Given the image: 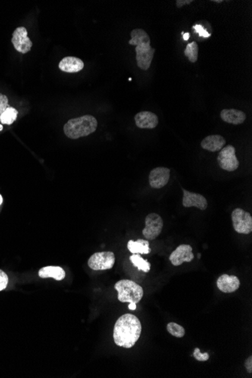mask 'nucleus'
Here are the masks:
<instances>
[{"instance_id": "f257e3e1", "label": "nucleus", "mask_w": 252, "mask_h": 378, "mask_svg": "<svg viewBox=\"0 0 252 378\" xmlns=\"http://www.w3.org/2000/svg\"><path fill=\"white\" fill-rule=\"evenodd\" d=\"M140 320L134 315L127 313L119 318L114 325V342L119 347L131 348L141 334Z\"/></svg>"}, {"instance_id": "f03ea898", "label": "nucleus", "mask_w": 252, "mask_h": 378, "mask_svg": "<svg viewBox=\"0 0 252 378\" xmlns=\"http://www.w3.org/2000/svg\"><path fill=\"white\" fill-rule=\"evenodd\" d=\"M131 45H135L136 60L139 68L147 70L150 67L156 50L151 47L149 35L142 29H134L131 32Z\"/></svg>"}, {"instance_id": "7ed1b4c3", "label": "nucleus", "mask_w": 252, "mask_h": 378, "mask_svg": "<svg viewBox=\"0 0 252 378\" xmlns=\"http://www.w3.org/2000/svg\"><path fill=\"white\" fill-rule=\"evenodd\" d=\"M98 122L95 117L85 115L78 118L71 119L64 126L65 135L70 139L86 137L96 131Z\"/></svg>"}, {"instance_id": "20e7f679", "label": "nucleus", "mask_w": 252, "mask_h": 378, "mask_svg": "<svg viewBox=\"0 0 252 378\" xmlns=\"http://www.w3.org/2000/svg\"><path fill=\"white\" fill-rule=\"evenodd\" d=\"M114 287L118 291L119 300L123 303L137 304L143 297V288L132 280L122 279Z\"/></svg>"}, {"instance_id": "39448f33", "label": "nucleus", "mask_w": 252, "mask_h": 378, "mask_svg": "<svg viewBox=\"0 0 252 378\" xmlns=\"http://www.w3.org/2000/svg\"><path fill=\"white\" fill-rule=\"evenodd\" d=\"M115 254L112 252H97L88 260V265L93 270H106L112 269L115 264Z\"/></svg>"}, {"instance_id": "423d86ee", "label": "nucleus", "mask_w": 252, "mask_h": 378, "mask_svg": "<svg viewBox=\"0 0 252 378\" xmlns=\"http://www.w3.org/2000/svg\"><path fill=\"white\" fill-rule=\"evenodd\" d=\"M163 229V220L156 213L149 214L145 218V228L142 231L143 237L148 240L157 238Z\"/></svg>"}, {"instance_id": "0eeeda50", "label": "nucleus", "mask_w": 252, "mask_h": 378, "mask_svg": "<svg viewBox=\"0 0 252 378\" xmlns=\"http://www.w3.org/2000/svg\"><path fill=\"white\" fill-rule=\"evenodd\" d=\"M218 162L223 170L234 171L240 166V162L236 156V149L232 145L223 147L218 156Z\"/></svg>"}, {"instance_id": "6e6552de", "label": "nucleus", "mask_w": 252, "mask_h": 378, "mask_svg": "<svg viewBox=\"0 0 252 378\" xmlns=\"http://www.w3.org/2000/svg\"><path fill=\"white\" fill-rule=\"evenodd\" d=\"M233 226L236 232L249 234L252 231V217L243 209H236L232 213Z\"/></svg>"}, {"instance_id": "1a4fd4ad", "label": "nucleus", "mask_w": 252, "mask_h": 378, "mask_svg": "<svg viewBox=\"0 0 252 378\" xmlns=\"http://www.w3.org/2000/svg\"><path fill=\"white\" fill-rule=\"evenodd\" d=\"M11 42L16 51L22 54L30 52L33 46L31 40L27 36V29L23 27H17L12 34Z\"/></svg>"}, {"instance_id": "9d476101", "label": "nucleus", "mask_w": 252, "mask_h": 378, "mask_svg": "<svg viewBox=\"0 0 252 378\" xmlns=\"http://www.w3.org/2000/svg\"><path fill=\"white\" fill-rule=\"evenodd\" d=\"M193 258V248L190 245H181L169 256L170 261L176 266L184 262H191Z\"/></svg>"}, {"instance_id": "9b49d317", "label": "nucleus", "mask_w": 252, "mask_h": 378, "mask_svg": "<svg viewBox=\"0 0 252 378\" xmlns=\"http://www.w3.org/2000/svg\"><path fill=\"white\" fill-rule=\"evenodd\" d=\"M170 178V170L165 167L153 168L149 173V183L151 187L161 189L165 187Z\"/></svg>"}, {"instance_id": "f8f14e48", "label": "nucleus", "mask_w": 252, "mask_h": 378, "mask_svg": "<svg viewBox=\"0 0 252 378\" xmlns=\"http://www.w3.org/2000/svg\"><path fill=\"white\" fill-rule=\"evenodd\" d=\"M182 204L185 208L196 207L200 210H206L208 207L207 199L199 193H191L187 190H183Z\"/></svg>"}, {"instance_id": "ddd939ff", "label": "nucleus", "mask_w": 252, "mask_h": 378, "mask_svg": "<svg viewBox=\"0 0 252 378\" xmlns=\"http://www.w3.org/2000/svg\"><path fill=\"white\" fill-rule=\"evenodd\" d=\"M136 126L143 129H153L159 123L157 116L149 111H142L134 117Z\"/></svg>"}, {"instance_id": "4468645a", "label": "nucleus", "mask_w": 252, "mask_h": 378, "mask_svg": "<svg viewBox=\"0 0 252 378\" xmlns=\"http://www.w3.org/2000/svg\"><path fill=\"white\" fill-rule=\"evenodd\" d=\"M217 286L222 292L233 293L240 288V281L236 275L223 274L217 280Z\"/></svg>"}, {"instance_id": "2eb2a0df", "label": "nucleus", "mask_w": 252, "mask_h": 378, "mask_svg": "<svg viewBox=\"0 0 252 378\" xmlns=\"http://www.w3.org/2000/svg\"><path fill=\"white\" fill-rule=\"evenodd\" d=\"M60 70L66 73H78L84 68V63L76 57H65L59 63Z\"/></svg>"}, {"instance_id": "dca6fc26", "label": "nucleus", "mask_w": 252, "mask_h": 378, "mask_svg": "<svg viewBox=\"0 0 252 378\" xmlns=\"http://www.w3.org/2000/svg\"><path fill=\"white\" fill-rule=\"evenodd\" d=\"M225 144V139L219 134L208 136L201 142V146L210 152H218L221 150Z\"/></svg>"}, {"instance_id": "f3484780", "label": "nucleus", "mask_w": 252, "mask_h": 378, "mask_svg": "<svg viewBox=\"0 0 252 378\" xmlns=\"http://www.w3.org/2000/svg\"><path fill=\"white\" fill-rule=\"evenodd\" d=\"M221 118L225 123L240 125L244 123L246 115L243 111L236 109H224L221 112Z\"/></svg>"}, {"instance_id": "a211bd4d", "label": "nucleus", "mask_w": 252, "mask_h": 378, "mask_svg": "<svg viewBox=\"0 0 252 378\" xmlns=\"http://www.w3.org/2000/svg\"><path fill=\"white\" fill-rule=\"evenodd\" d=\"M65 271L61 266H45L39 270V276L42 279L53 278L55 280L61 281L65 278Z\"/></svg>"}, {"instance_id": "6ab92c4d", "label": "nucleus", "mask_w": 252, "mask_h": 378, "mask_svg": "<svg viewBox=\"0 0 252 378\" xmlns=\"http://www.w3.org/2000/svg\"><path fill=\"white\" fill-rule=\"evenodd\" d=\"M127 247L132 254H147L151 252L149 243L147 240H137L135 242L129 240L127 244Z\"/></svg>"}, {"instance_id": "aec40b11", "label": "nucleus", "mask_w": 252, "mask_h": 378, "mask_svg": "<svg viewBox=\"0 0 252 378\" xmlns=\"http://www.w3.org/2000/svg\"><path fill=\"white\" fill-rule=\"evenodd\" d=\"M129 260L139 270H142L144 272H148L150 270L151 265L149 262H148L147 260H144L138 254H133L130 256Z\"/></svg>"}, {"instance_id": "412c9836", "label": "nucleus", "mask_w": 252, "mask_h": 378, "mask_svg": "<svg viewBox=\"0 0 252 378\" xmlns=\"http://www.w3.org/2000/svg\"><path fill=\"white\" fill-rule=\"evenodd\" d=\"M18 111L15 108L12 107H8L1 115H0V122L2 124L10 125L12 124L16 120H17Z\"/></svg>"}, {"instance_id": "4be33fe9", "label": "nucleus", "mask_w": 252, "mask_h": 378, "mask_svg": "<svg viewBox=\"0 0 252 378\" xmlns=\"http://www.w3.org/2000/svg\"><path fill=\"white\" fill-rule=\"evenodd\" d=\"M198 53H199V46L196 42L189 43L184 51V55L192 63H196L197 61Z\"/></svg>"}, {"instance_id": "5701e85b", "label": "nucleus", "mask_w": 252, "mask_h": 378, "mask_svg": "<svg viewBox=\"0 0 252 378\" xmlns=\"http://www.w3.org/2000/svg\"><path fill=\"white\" fill-rule=\"evenodd\" d=\"M167 331L170 335L175 338H181L185 335V330L184 328L175 322H169L167 325Z\"/></svg>"}, {"instance_id": "b1692460", "label": "nucleus", "mask_w": 252, "mask_h": 378, "mask_svg": "<svg viewBox=\"0 0 252 378\" xmlns=\"http://www.w3.org/2000/svg\"><path fill=\"white\" fill-rule=\"evenodd\" d=\"M193 357L197 361L206 362L209 360V354L208 353L202 354L199 348H196L193 351Z\"/></svg>"}, {"instance_id": "393cba45", "label": "nucleus", "mask_w": 252, "mask_h": 378, "mask_svg": "<svg viewBox=\"0 0 252 378\" xmlns=\"http://www.w3.org/2000/svg\"><path fill=\"white\" fill-rule=\"evenodd\" d=\"M8 283V277L2 269H0V291L6 288Z\"/></svg>"}, {"instance_id": "a878e982", "label": "nucleus", "mask_w": 252, "mask_h": 378, "mask_svg": "<svg viewBox=\"0 0 252 378\" xmlns=\"http://www.w3.org/2000/svg\"><path fill=\"white\" fill-rule=\"evenodd\" d=\"M10 107L8 105V99L6 95L0 94V115Z\"/></svg>"}, {"instance_id": "bb28decb", "label": "nucleus", "mask_w": 252, "mask_h": 378, "mask_svg": "<svg viewBox=\"0 0 252 378\" xmlns=\"http://www.w3.org/2000/svg\"><path fill=\"white\" fill-rule=\"evenodd\" d=\"M193 28H194L195 30H196V33H197L200 36H203V37L206 38L211 36V33H208L207 30H205V29L203 28V26H201V25H195Z\"/></svg>"}, {"instance_id": "cd10ccee", "label": "nucleus", "mask_w": 252, "mask_h": 378, "mask_svg": "<svg viewBox=\"0 0 252 378\" xmlns=\"http://www.w3.org/2000/svg\"><path fill=\"white\" fill-rule=\"evenodd\" d=\"M193 2V0H177L175 2L176 5H177V8H182L184 5H190V4H191Z\"/></svg>"}, {"instance_id": "c85d7f7f", "label": "nucleus", "mask_w": 252, "mask_h": 378, "mask_svg": "<svg viewBox=\"0 0 252 378\" xmlns=\"http://www.w3.org/2000/svg\"><path fill=\"white\" fill-rule=\"evenodd\" d=\"M245 367L249 373H252V357H249L245 362Z\"/></svg>"}, {"instance_id": "c756f323", "label": "nucleus", "mask_w": 252, "mask_h": 378, "mask_svg": "<svg viewBox=\"0 0 252 378\" xmlns=\"http://www.w3.org/2000/svg\"><path fill=\"white\" fill-rule=\"evenodd\" d=\"M136 308H137L136 304H130L129 305H128V309H129V310H135Z\"/></svg>"}, {"instance_id": "7c9ffc66", "label": "nucleus", "mask_w": 252, "mask_h": 378, "mask_svg": "<svg viewBox=\"0 0 252 378\" xmlns=\"http://www.w3.org/2000/svg\"><path fill=\"white\" fill-rule=\"evenodd\" d=\"M189 37H190V35H189V33H185V34H184V40H188Z\"/></svg>"}, {"instance_id": "2f4dec72", "label": "nucleus", "mask_w": 252, "mask_h": 378, "mask_svg": "<svg viewBox=\"0 0 252 378\" xmlns=\"http://www.w3.org/2000/svg\"><path fill=\"white\" fill-rule=\"evenodd\" d=\"M212 2L221 3V2H223V0H212Z\"/></svg>"}, {"instance_id": "473e14b6", "label": "nucleus", "mask_w": 252, "mask_h": 378, "mask_svg": "<svg viewBox=\"0 0 252 378\" xmlns=\"http://www.w3.org/2000/svg\"><path fill=\"white\" fill-rule=\"evenodd\" d=\"M2 201H3V199H2V196L0 195V205H2Z\"/></svg>"}, {"instance_id": "72a5a7b5", "label": "nucleus", "mask_w": 252, "mask_h": 378, "mask_svg": "<svg viewBox=\"0 0 252 378\" xmlns=\"http://www.w3.org/2000/svg\"><path fill=\"white\" fill-rule=\"evenodd\" d=\"M2 129H3V126L2 125H0V131H2Z\"/></svg>"}]
</instances>
